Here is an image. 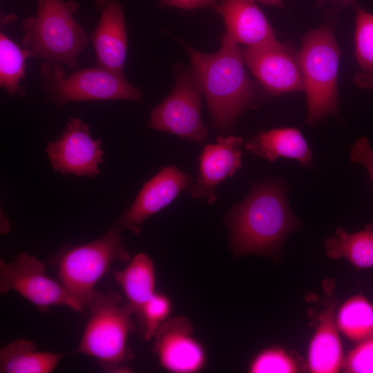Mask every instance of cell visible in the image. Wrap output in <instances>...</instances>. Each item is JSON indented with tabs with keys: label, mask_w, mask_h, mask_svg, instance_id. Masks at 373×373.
<instances>
[{
	"label": "cell",
	"mask_w": 373,
	"mask_h": 373,
	"mask_svg": "<svg viewBox=\"0 0 373 373\" xmlns=\"http://www.w3.org/2000/svg\"><path fill=\"white\" fill-rule=\"evenodd\" d=\"M227 224L235 258L253 254L276 258L299 221L289 208L285 184L266 180L255 183L247 197L233 206Z\"/></svg>",
	"instance_id": "1"
},
{
	"label": "cell",
	"mask_w": 373,
	"mask_h": 373,
	"mask_svg": "<svg viewBox=\"0 0 373 373\" xmlns=\"http://www.w3.org/2000/svg\"><path fill=\"white\" fill-rule=\"evenodd\" d=\"M214 54L198 51L183 44L200 82L212 125L229 131L238 117L255 104L258 86L245 68L242 50L226 33Z\"/></svg>",
	"instance_id": "2"
},
{
	"label": "cell",
	"mask_w": 373,
	"mask_h": 373,
	"mask_svg": "<svg viewBox=\"0 0 373 373\" xmlns=\"http://www.w3.org/2000/svg\"><path fill=\"white\" fill-rule=\"evenodd\" d=\"M76 3L37 0V14L23 20L21 44L30 57L76 68L80 52L87 46L86 34L76 21Z\"/></svg>",
	"instance_id": "3"
},
{
	"label": "cell",
	"mask_w": 373,
	"mask_h": 373,
	"mask_svg": "<svg viewBox=\"0 0 373 373\" xmlns=\"http://www.w3.org/2000/svg\"><path fill=\"white\" fill-rule=\"evenodd\" d=\"M336 9L323 24L308 31L297 52L307 100L306 122L314 124L338 108L340 50L334 36Z\"/></svg>",
	"instance_id": "4"
},
{
	"label": "cell",
	"mask_w": 373,
	"mask_h": 373,
	"mask_svg": "<svg viewBox=\"0 0 373 373\" xmlns=\"http://www.w3.org/2000/svg\"><path fill=\"white\" fill-rule=\"evenodd\" d=\"M121 302L116 292L97 291L87 307L90 316L73 351L95 358L107 372H131L124 364L133 358L127 343L135 330L131 318L134 312L128 304L123 305Z\"/></svg>",
	"instance_id": "5"
},
{
	"label": "cell",
	"mask_w": 373,
	"mask_h": 373,
	"mask_svg": "<svg viewBox=\"0 0 373 373\" xmlns=\"http://www.w3.org/2000/svg\"><path fill=\"white\" fill-rule=\"evenodd\" d=\"M123 229L115 222L100 238L68 246L51 260L59 281L85 308L97 291L95 287L114 261L128 262L130 256L123 242Z\"/></svg>",
	"instance_id": "6"
},
{
	"label": "cell",
	"mask_w": 373,
	"mask_h": 373,
	"mask_svg": "<svg viewBox=\"0 0 373 373\" xmlns=\"http://www.w3.org/2000/svg\"><path fill=\"white\" fill-rule=\"evenodd\" d=\"M46 64L42 75L48 80V95L57 106L83 101L141 100L142 90L130 84L124 74L96 66L65 76L59 64Z\"/></svg>",
	"instance_id": "7"
},
{
	"label": "cell",
	"mask_w": 373,
	"mask_h": 373,
	"mask_svg": "<svg viewBox=\"0 0 373 373\" xmlns=\"http://www.w3.org/2000/svg\"><path fill=\"white\" fill-rule=\"evenodd\" d=\"M174 76L175 86L152 111L149 127L202 142L207 136V127L200 115L204 93L199 78L192 67L182 64L175 66Z\"/></svg>",
	"instance_id": "8"
},
{
	"label": "cell",
	"mask_w": 373,
	"mask_h": 373,
	"mask_svg": "<svg viewBox=\"0 0 373 373\" xmlns=\"http://www.w3.org/2000/svg\"><path fill=\"white\" fill-rule=\"evenodd\" d=\"M13 290L41 312L52 306H66L83 312L85 309L59 281L46 275L44 262L28 253L16 255L7 262L0 260V293Z\"/></svg>",
	"instance_id": "9"
},
{
	"label": "cell",
	"mask_w": 373,
	"mask_h": 373,
	"mask_svg": "<svg viewBox=\"0 0 373 373\" xmlns=\"http://www.w3.org/2000/svg\"><path fill=\"white\" fill-rule=\"evenodd\" d=\"M245 65L271 95L304 90L297 52L290 43L278 40L242 50Z\"/></svg>",
	"instance_id": "10"
},
{
	"label": "cell",
	"mask_w": 373,
	"mask_h": 373,
	"mask_svg": "<svg viewBox=\"0 0 373 373\" xmlns=\"http://www.w3.org/2000/svg\"><path fill=\"white\" fill-rule=\"evenodd\" d=\"M46 153L55 171L93 178L104 162L102 140H94L89 126L80 118H70L61 136L48 144Z\"/></svg>",
	"instance_id": "11"
},
{
	"label": "cell",
	"mask_w": 373,
	"mask_h": 373,
	"mask_svg": "<svg viewBox=\"0 0 373 373\" xmlns=\"http://www.w3.org/2000/svg\"><path fill=\"white\" fill-rule=\"evenodd\" d=\"M193 332L191 323L184 316L168 318L161 325L153 337V350L163 368L194 373L204 367L206 351Z\"/></svg>",
	"instance_id": "12"
},
{
	"label": "cell",
	"mask_w": 373,
	"mask_h": 373,
	"mask_svg": "<svg viewBox=\"0 0 373 373\" xmlns=\"http://www.w3.org/2000/svg\"><path fill=\"white\" fill-rule=\"evenodd\" d=\"M192 178L171 165L146 182L132 204L115 222L123 230L137 234L141 224L173 202L192 184Z\"/></svg>",
	"instance_id": "13"
},
{
	"label": "cell",
	"mask_w": 373,
	"mask_h": 373,
	"mask_svg": "<svg viewBox=\"0 0 373 373\" xmlns=\"http://www.w3.org/2000/svg\"><path fill=\"white\" fill-rule=\"evenodd\" d=\"M242 144L240 137L233 135L218 137L214 144H207L199 156L196 182L187 189L191 196L213 204L218 185L233 176L242 166Z\"/></svg>",
	"instance_id": "14"
},
{
	"label": "cell",
	"mask_w": 373,
	"mask_h": 373,
	"mask_svg": "<svg viewBox=\"0 0 373 373\" xmlns=\"http://www.w3.org/2000/svg\"><path fill=\"white\" fill-rule=\"evenodd\" d=\"M99 21L90 34L97 65L107 70L124 74L127 52L124 13L120 0H95Z\"/></svg>",
	"instance_id": "15"
},
{
	"label": "cell",
	"mask_w": 373,
	"mask_h": 373,
	"mask_svg": "<svg viewBox=\"0 0 373 373\" xmlns=\"http://www.w3.org/2000/svg\"><path fill=\"white\" fill-rule=\"evenodd\" d=\"M256 0H218L213 9L224 22L227 35L236 43L254 46L274 41L275 32Z\"/></svg>",
	"instance_id": "16"
},
{
	"label": "cell",
	"mask_w": 373,
	"mask_h": 373,
	"mask_svg": "<svg viewBox=\"0 0 373 373\" xmlns=\"http://www.w3.org/2000/svg\"><path fill=\"white\" fill-rule=\"evenodd\" d=\"M336 300L325 303L320 321L308 349L307 367L312 373H336L344 361L341 341L336 321Z\"/></svg>",
	"instance_id": "17"
},
{
	"label": "cell",
	"mask_w": 373,
	"mask_h": 373,
	"mask_svg": "<svg viewBox=\"0 0 373 373\" xmlns=\"http://www.w3.org/2000/svg\"><path fill=\"white\" fill-rule=\"evenodd\" d=\"M245 148L251 153L270 162L283 157L308 166L312 162L311 150L300 132L294 128H282L262 132L249 140Z\"/></svg>",
	"instance_id": "18"
},
{
	"label": "cell",
	"mask_w": 373,
	"mask_h": 373,
	"mask_svg": "<svg viewBox=\"0 0 373 373\" xmlns=\"http://www.w3.org/2000/svg\"><path fill=\"white\" fill-rule=\"evenodd\" d=\"M66 353L39 351L30 340L18 339L0 350L1 373H50Z\"/></svg>",
	"instance_id": "19"
},
{
	"label": "cell",
	"mask_w": 373,
	"mask_h": 373,
	"mask_svg": "<svg viewBox=\"0 0 373 373\" xmlns=\"http://www.w3.org/2000/svg\"><path fill=\"white\" fill-rule=\"evenodd\" d=\"M114 278L121 287L136 316L144 304L155 293V269L153 261L144 253H139L129 260L127 266L116 271Z\"/></svg>",
	"instance_id": "20"
},
{
	"label": "cell",
	"mask_w": 373,
	"mask_h": 373,
	"mask_svg": "<svg viewBox=\"0 0 373 373\" xmlns=\"http://www.w3.org/2000/svg\"><path fill=\"white\" fill-rule=\"evenodd\" d=\"M325 248L330 259L345 258L356 269L373 267V222L353 233L338 228L325 240Z\"/></svg>",
	"instance_id": "21"
},
{
	"label": "cell",
	"mask_w": 373,
	"mask_h": 373,
	"mask_svg": "<svg viewBox=\"0 0 373 373\" xmlns=\"http://www.w3.org/2000/svg\"><path fill=\"white\" fill-rule=\"evenodd\" d=\"M336 321L338 330L355 343L373 336V303L355 295L339 307Z\"/></svg>",
	"instance_id": "22"
},
{
	"label": "cell",
	"mask_w": 373,
	"mask_h": 373,
	"mask_svg": "<svg viewBox=\"0 0 373 373\" xmlns=\"http://www.w3.org/2000/svg\"><path fill=\"white\" fill-rule=\"evenodd\" d=\"M355 10V57L358 70L354 81L360 87L373 88V14L358 6Z\"/></svg>",
	"instance_id": "23"
},
{
	"label": "cell",
	"mask_w": 373,
	"mask_h": 373,
	"mask_svg": "<svg viewBox=\"0 0 373 373\" xmlns=\"http://www.w3.org/2000/svg\"><path fill=\"white\" fill-rule=\"evenodd\" d=\"M30 57L3 33L0 34V86L9 94L22 96L25 89L20 82L25 76L26 60Z\"/></svg>",
	"instance_id": "24"
},
{
	"label": "cell",
	"mask_w": 373,
	"mask_h": 373,
	"mask_svg": "<svg viewBox=\"0 0 373 373\" xmlns=\"http://www.w3.org/2000/svg\"><path fill=\"white\" fill-rule=\"evenodd\" d=\"M172 303L164 294L155 292L142 306L136 316L146 341L153 338L161 325L168 319Z\"/></svg>",
	"instance_id": "25"
},
{
	"label": "cell",
	"mask_w": 373,
	"mask_h": 373,
	"mask_svg": "<svg viewBox=\"0 0 373 373\" xmlns=\"http://www.w3.org/2000/svg\"><path fill=\"white\" fill-rule=\"evenodd\" d=\"M252 373H294L299 372L296 359L284 349L271 347L262 350L249 367Z\"/></svg>",
	"instance_id": "26"
},
{
	"label": "cell",
	"mask_w": 373,
	"mask_h": 373,
	"mask_svg": "<svg viewBox=\"0 0 373 373\" xmlns=\"http://www.w3.org/2000/svg\"><path fill=\"white\" fill-rule=\"evenodd\" d=\"M342 370L348 373H373V336L357 343L349 352Z\"/></svg>",
	"instance_id": "27"
},
{
	"label": "cell",
	"mask_w": 373,
	"mask_h": 373,
	"mask_svg": "<svg viewBox=\"0 0 373 373\" xmlns=\"http://www.w3.org/2000/svg\"><path fill=\"white\" fill-rule=\"evenodd\" d=\"M350 160L353 164L364 166L373 182V149L366 136H362L352 145Z\"/></svg>",
	"instance_id": "28"
},
{
	"label": "cell",
	"mask_w": 373,
	"mask_h": 373,
	"mask_svg": "<svg viewBox=\"0 0 373 373\" xmlns=\"http://www.w3.org/2000/svg\"><path fill=\"white\" fill-rule=\"evenodd\" d=\"M164 6L190 10L198 8H213L217 0H159Z\"/></svg>",
	"instance_id": "29"
},
{
	"label": "cell",
	"mask_w": 373,
	"mask_h": 373,
	"mask_svg": "<svg viewBox=\"0 0 373 373\" xmlns=\"http://www.w3.org/2000/svg\"><path fill=\"white\" fill-rule=\"evenodd\" d=\"M10 229V224L8 218L1 211V233H7Z\"/></svg>",
	"instance_id": "30"
},
{
	"label": "cell",
	"mask_w": 373,
	"mask_h": 373,
	"mask_svg": "<svg viewBox=\"0 0 373 373\" xmlns=\"http://www.w3.org/2000/svg\"><path fill=\"white\" fill-rule=\"evenodd\" d=\"M265 5L283 8V0H256Z\"/></svg>",
	"instance_id": "31"
},
{
	"label": "cell",
	"mask_w": 373,
	"mask_h": 373,
	"mask_svg": "<svg viewBox=\"0 0 373 373\" xmlns=\"http://www.w3.org/2000/svg\"><path fill=\"white\" fill-rule=\"evenodd\" d=\"M339 1L345 5L352 6L354 8H355L358 6L356 0H339Z\"/></svg>",
	"instance_id": "32"
}]
</instances>
